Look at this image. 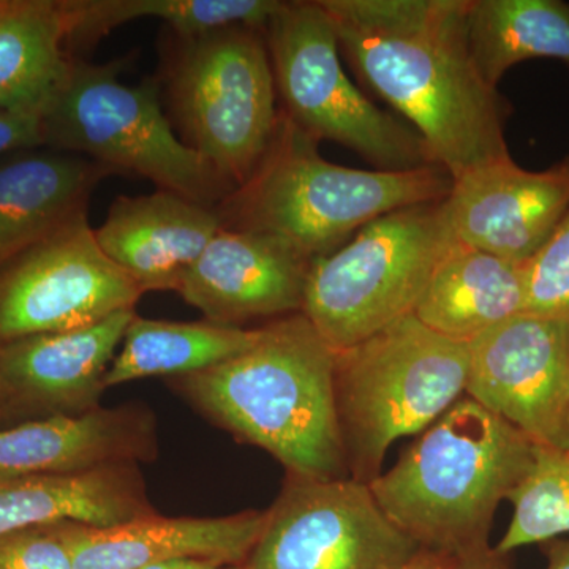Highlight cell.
<instances>
[{"label": "cell", "mask_w": 569, "mask_h": 569, "mask_svg": "<svg viewBox=\"0 0 569 569\" xmlns=\"http://www.w3.org/2000/svg\"><path fill=\"white\" fill-rule=\"evenodd\" d=\"M340 52L452 181L509 159V104L478 70L468 0H320Z\"/></svg>", "instance_id": "6da1fadb"}, {"label": "cell", "mask_w": 569, "mask_h": 569, "mask_svg": "<svg viewBox=\"0 0 569 569\" xmlns=\"http://www.w3.org/2000/svg\"><path fill=\"white\" fill-rule=\"evenodd\" d=\"M335 367L336 351L299 312L261 326L257 342L234 358L168 385L236 440L269 452L287 475L350 478Z\"/></svg>", "instance_id": "7a4b0ae2"}, {"label": "cell", "mask_w": 569, "mask_h": 569, "mask_svg": "<svg viewBox=\"0 0 569 569\" xmlns=\"http://www.w3.org/2000/svg\"><path fill=\"white\" fill-rule=\"evenodd\" d=\"M533 449L519 429L463 396L369 488L419 549L460 559L489 548L498 505L526 477Z\"/></svg>", "instance_id": "3957f363"}, {"label": "cell", "mask_w": 569, "mask_h": 569, "mask_svg": "<svg viewBox=\"0 0 569 569\" xmlns=\"http://www.w3.org/2000/svg\"><path fill=\"white\" fill-rule=\"evenodd\" d=\"M452 182L440 164L381 171L328 162L318 141L280 111L263 159L216 211L222 228L274 236L313 261L378 217L447 200Z\"/></svg>", "instance_id": "277c9868"}, {"label": "cell", "mask_w": 569, "mask_h": 569, "mask_svg": "<svg viewBox=\"0 0 569 569\" xmlns=\"http://www.w3.org/2000/svg\"><path fill=\"white\" fill-rule=\"evenodd\" d=\"M468 346L427 328L417 317L336 351L337 418L348 475L380 477L389 447L425 432L466 396Z\"/></svg>", "instance_id": "5b68a950"}, {"label": "cell", "mask_w": 569, "mask_h": 569, "mask_svg": "<svg viewBox=\"0 0 569 569\" xmlns=\"http://www.w3.org/2000/svg\"><path fill=\"white\" fill-rule=\"evenodd\" d=\"M123 63L71 59L61 88L41 111L43 146L89 157L111 173L140 174L159 190L197 203H222L234 187L178 138L156 81L129 86L119 80Z\"/></svg>", "instance_id": "8992f818"}, {"label": "cell", "mask_w": 569, "mask_h": 569, "mask_svg": "<svg viewBox=\"0 0 569 569\" xmlns=\"http://www.w3.org/2000/svg\"><path fill=\"white\" fill-rule=\"evenodd\" d=\"M455 242L445 200L399 209L310 264L302 310L335 351L413 316Z\"/></svg>", "instance_id": "52a82bcc"}, {"label": "cell", "mask_w": 569, "mask_h": 569, "mask_svg": "<svg viewBox=\"0 0 569 569\" xmlns=\"http://www.w3.org/2000/svg\"><path fill=\"white\" fill-rule=\"evenodd\" d=\"M174 39L164 73L173 126L236 190L279 126L264 28L233 26Z\"/></svg>", "instance_id": "ba28073f"}, {"label": "cell", "mask_w": 569, "mask_h": 569, "mask_svg": "<svg viewBox=\"0 0 569 569\" xmlns=\"http://www.w3.org/2000/svg\"><path fill=\"white\" fill-rule=\"evenodd\" d=\"M264 39L280 111L302 132L351 149L376 170L437 164L413 127L381 110L350 80L320 0L280 3L264 26Z\"/></svg>", "instance_id": "9c48e42d"}, {"label": "cell", "mask_w": 569, "mask_h": 569, "mask_svg": "<svg viewBox=\"0 0 569 569\" xmlns=\"http://www.w3.org/2000/svg\"><path fill=\"white\" fill-rule=\"evenodd\" d=\"M419 550L353 478L287 475L246 569H397Z\"/></svg>", "instance_id": "30bf717a"}, {"label": "cell", "mask_w": 569, "mask_h": 569, "mask_svg": "<svg viewBox=\"0 0 569 569\" xmlns=\"http://www.w3.org/2000/svg\"><path fill=\"white\" fill-rule=\"evenodd\" d=\"M141 296L81 213L0 268V347L88 328L134 309Z\"/></svg>", "instance_id": "8fae6325"}, {"label": "cell", "mask_w": 569, "mask_h": 569, "mask_svg": "<svg viewBox=\"0 0 569 569\" xmlns=\"http://www.w3.org/2000/svg\"><path fill=\"white\" fill-rule=\"evenodd\" d=\"M466 396L535 445L569 449V320L522 312L468 343Z\"/></svg>", "instance_id": "7c38bea8"}, {"label": "cell", "mask_w": 569, "mask_h": 569, "mask_svg": "<svg viewBox=\"0 0 569 569\" xmlns=\"http://www.w3.org/2000/svg\"><path fill=\"white\" fill-rule=\"evenodd\" d=\"M134 316L122 310L88 328L0 347V426L100 408L104 376Z\"/></svg>", "instance_id": "4fadbf2b"}, {"label": "cell", "mask_w": 569, "mask_h": 569, "mask_svg": "<svg viewBox=\"0 0 569 569\" xmlns=\"http://www.w3.org/2000/svg\"><path fill=\"white\" fill-rule=\"evenodd\" d=\"M452 239L515 263H527L569 211V156L545 171L509 159L452 182L445 200Z\"/></svg>", "instance_id": "5bb4252c"}, {"label": "cell", "mask_w": 569, "mask_h": 569, "mask_svg": "<svg viewBox=\"0 0 569 569\" xmlns=\"http://www.w3.org/2000/svg\"><path fill=\"white\" fill-rule=\"evenodd\" d=\"M310 264L274 236L222 228L178 293L211 323L242 328L258 318L301 312Z\"/></svg>", "instance_id": "9a60e30c"}, {"label": "cell", "mask_w": 569, "mask_h": 569, "mask_svg": "<svg viewBox=\"0 0 569 569\" xmlns=\"http://www.w3.org/2000/svg\"><path fill=\"white\" fill-rule=\"evenodd\" d=\"M266 511L222 518H163L152 512L111 527L56 523L74 569H141L197 559L242 567L263 531Z\"/></svg>", "instance_id": "2e32d148"}, {"label": "cell", "mask_w": 569, "mask_h": 569, "mask_svg": "<svg viewBox=\"0 0 569 569\" xmlns=\"http://www.w3.org/2000/svg\"><path fill=\"white\" fill-rule=\"evenodd\" d=\"M220 230L222 220L216 208L157 190L141 197H119L96 230V239L103 253L144 295L179 291Z\"/></svg>", "instance_id": "e0dca14e"}, {"label": "cell", "mask_w": 569, "mask_h": 569, "mask_svg": "<svg viewBox=\"0 0 569 569\" xmlns=\"http://www.w3.org/2000/svg\"><path fill=\"white\" fill-rule=\"evenodd\" d=\"M156 417L141 403L0 427V477L78 473L156 459Z\"/></svg>", "instance_id": "ac0fdd59"}, {"label": "cell", "mask_w": 569, "mask_h": 569, "mask_svg": "<svg viewBox=\"0 0 569 569\" xmlns=\"http://www.w3.org/2000/svg\"><path fill=\"white\" fill-rule=\"evenodd\" d=\"M152 512L156 509L137 463L78 473L0 477V539L62 522L118 526Z\"/></svg>", "instance_id": "d6986e66"}, {"label": "cell", "mask_w": 569, "mask_h": 569, "mask_svg": "<svg viewBox=\"0 0 569 569\" xmlns=\"http://www.w3.org/2000/svg\"><path fill=\"white\" fill-rule=\"evenodd\" d=\"M111 171L77 153H29L0 163V268L88 213Z\"/></svg>", "instance_id": "ffe728a7"}, {"label": "cell", "mask_w": 569, "mask_h": 569, "mask_svg": "<svg viewBox=\"0 0 569 569\" xmlns=\"http://www.w3.org/2000/svg\"><path fill=\"white\" fill-rule=\"evenodd\" d=\"M523 264L455 241L438 261L413 316L437 335L468 346L526 312Z\"/></svg>", "instance_id": "44dd1931"}, {"label": "cell", "mask_w": 569, "mask_h": 569, "mask_svg": "<svg viewBox=\"0 0 569 569\" xmlns=\"http://www.w3.org/2000/svg\"><path fill=\"white\" fill-rule=\"evenodd\" d=\"M63 0H0V107L37 112L69 73Z\"/></svg>", "instance_id": "7402d4cb"}, {"label": "cell", "mask_w": 569, "mask_h": 569, "mask_svg": "<svg viewBox=\"0 0 569 569\" xmlns=\"http://www.w3.org/2000/svg\"><path fill=\"white\" fill-rule=\"evenodd\" d=\"M260 328L211 321H162L134 316L104 376V389L142 378H178L211 369L252 347Z\"/></svg>", "instance_id": "603a6c76"}, {"label": "cell", "mask_w": 569, "mask_h": 569, "mask_svg": "<svg viewBox=\"0 0 569 569\" xmlns=\"http://www.w3.org/2000/svg\"><path fill=\"white\" fill-rule=\"evenodd\" d=\"M467 32L478 70L493 88L530 59L569 67V3L561 0H468Z\"/></svg>", "instance_id": "cb8c5ba5"}, {"label": "cell", "mask_w": 569, "mask_h": 569, "mask_svg": "<svg viewBox=\"0 0 569 569\" xmlns=\"http://www.w3.org/2000/svg\"><path fill=\"white\" fill-rule=\"evenodd\" d=\"M280 3V0H63L69 24L67 47L70 54L73 48L93 47L112 29L141 18L167 22L178 37L233 26L264 28Z\"/></svg>", "instance_id": "d4e9b609"}, {"label": "cell", "mask_w": 569, "mask_h": 569, "mask_svg": "<svg viewBox=\"0 0 569 569\" xmlns=\"http://www.w3.org/2000/svg\"><path fill=\"white\" fill-rule=\"evenodd\" d=\"M508 501L511 523L493 548L500 556L569 535V449L535 445L529 471Z\"/></svg>", "instance_id": "484cf974"}, {"label": "cell", "mask_w": 569, "mask_h": 569, "mask_svg": "<svg viewBox=\"0 0 569 569\" xmlns=\"http://www.w3.org/2000/svg\"><path fill=\"white\" fill-rule=\"evenodd\" d=\"M526 312L569 320V211L523 264Z\"/></svg>", "instance_id": "4316f807"}, {"label": "cell", "mask_w": 569, "mask_h": 569, "mask_svg": "<svg viewBox=\"0 0 569 569\" xmlns=\"http://www.w3.org/2000/svg\"><path fill=\"white\" fill-rule=\"evenodd\" d=\"M0 569H74L56 526L18 531L0 539Z\"/></svg>", "instance_id": "83f0119b"}, {"label": "cell", "mask_w": 569, "mask_h": 569, "mask_svg": "<svg viewBox=\"0 0 569 569\" xmlns=\"http://www.w3.org/2000/svg\"><path fill=\"white\" fill-rule=\"evenodd\" d=\"M43 146L41 116L37 112L0 107V156L13 149Z\"/></svg>", "instance_id": "f1b7e54d"}, {"label": "cell", "mask_w": 569, "mask_h": 569, "mask_svg": "<svg viewBox=\"0 0 569 569\" xmlns=\"http://www.w3.org/2000/svg\"><path fill=\"white\" fill-rule=\"evenodd\" d=\"M451 569H512L507 557L500 556L492 548L477 550L460 559L451 560Z\"/></svg>", "instance_id": "f546056e"}, {"label": "cell", "mask_w": 569, "mask_h": 569, "mask_svg": "<svg viewBox=\"0 0 569 569\" xmlns=\"http://www.w3.org/2000/svg\"><path fill=\"white\" fill-rule=\"evenodd\" d=\"M539 546L548 560L546 569H569V538L549 539Z\"/></svg>", "instance_id": "4dcf8cb0"}, {"label": "cell", "mask_w": 569, "mask_h": 569, "mask_svg": "<svg viewBox=\"0 0 569 569\" xmlns=\"http://www.w3.org/2000/svg\"><path fill=\"white\" fill-rule=\"evenodd\" d=\"M397 569H451V559L419 549L410 560Z\"/></svg>", "instance_id": "1f68e13d"}, {"label": "cell", "mask_w": 569, "mask_h": 569, "mask_svg": "<svg viewBox=\"0 0 569 569\" xmlns=\"http://www.w3.org/2000/svg\"><path fill=\"white\" fill-rule=\"evenodd\" d=\"M141 569H246L242 567H228V565L216 563V561L197 560V559H181L164 561V563L151 565Z\"/></svg>", "instance_id": "d6a6232c"}]
</instances>
